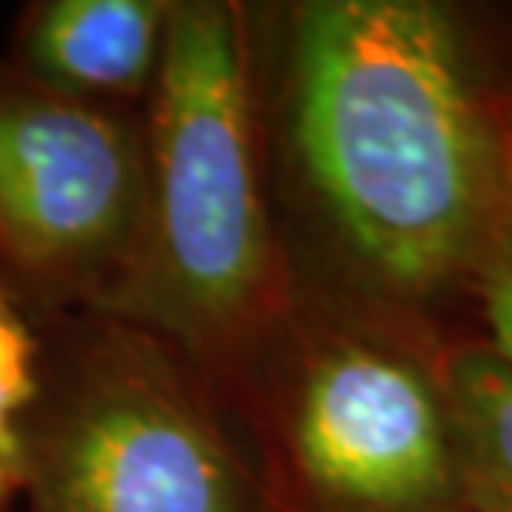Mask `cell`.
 <instances>
[{"label": "cell", "instance_id": "obj_3", "mask_svg": "<svg viewBox=\"0 0 512 512\" xmlns=\"http://www.w3.org/2000/svg\"><path fill=\"white\" fill-rule=\"evenodd\" d=\"M240 469L213 426L150 376L97 383L40 459L37 512H243Z\"/></svg>", "mask_w": 512, "mask_h": 512}, {"label": "cell", "instance_id": "obj_1", "mask_svg": "<svg viewBox=\"0 0 512 512\" xmlns=\"http://www.w3.org/2000/svg\"><path fill=\"white\" fill-rule=\"evenodd\" d=\"M293 137L350 253L403 296L496 233V147L463 34L429 0H316L293 30Z\"/></svg>", "mask_w": 512, "mask_h": 512}, {"label": "cell", "instance_id": "obj_5", "mask_svg": "<svg viewBox=\"0 0 512 512\" xmlns=\"http://www.w3.org/2000/svg\"><path fill=\"white\" fill-rule=\"evenodd\" d=\"M296 453L323 496L370 512L426 506L456 479L443 393L373 346H340L310 370Z\"/></svg>", "mask_w": 512, "mask_h": 512}, {"label": "cell", "instance_id": "obj_6", "mask_svg": "<svg viewBox=\"0 0 512 512\" xmlns=\"http://www.w3.org/2000/svg\"><path fill=\"white\" fill-rule=\"evenodd\" d=\"M170 7L57 0L30 24V60L67 94H137L157 77Z\"/></svg>", "mask_w": 512, "mask_h": 512}, {"label": "cell", "instance_id": "obj_7", "mask_svg": "<svg viewBox=\"0 0 512 512\" xmlns=\"http://www.w3.org/2000/svg\"><path fill=\"white\" fill-rule=\"evenodd\" d=\"M443 403L456 483L476 512H512V366L493 346L449 360Z\"/></svg>", "mask_w": 512, "mask_h": 512}, {"label": "cell", "instance_id": "obj_4", "mask_svg": "<svg viewBox=\"0 0 512 512\" xmlns=\"http://www.w3.org/2000/svg\"><path fill=\"white\" fill-rule=\"evenodd\" d=\"M143 167L130 133L70 94L0 97V243L37 270H74L133 230Z\"/></svg>", "mask_w": 512, "mask_h": 512}, {"label": "cell", "instance_id": "obj_8", "mask_svg": "<svg viewBox=\"0 0 512 512\" xmlns=\"http://www.w3.org/2000/svg\"><path fill=\"white\" fill-rule=\"evenodd\" d=\"M483 313L493 330V350L512 366V217L496 223L483 253Z\"/></svg>", "mask_w": 512, "mask_h": 512}, {"label": "cell", "instance_id": "obj_2", "mask_svg": "<svg viewBox=\"0 0 512 512\" xmlns=\"http://www.w3.org/2000/svg\"><path fill=\"white\" fill-rule=\"evenodd\" d=\"M153 87L160 273L197 320L233 323L260 296L270 263L247 50L233 10L170 7Z\"/></svg>", "mask_w": 512, "mask_h": 512}]
</instances>
